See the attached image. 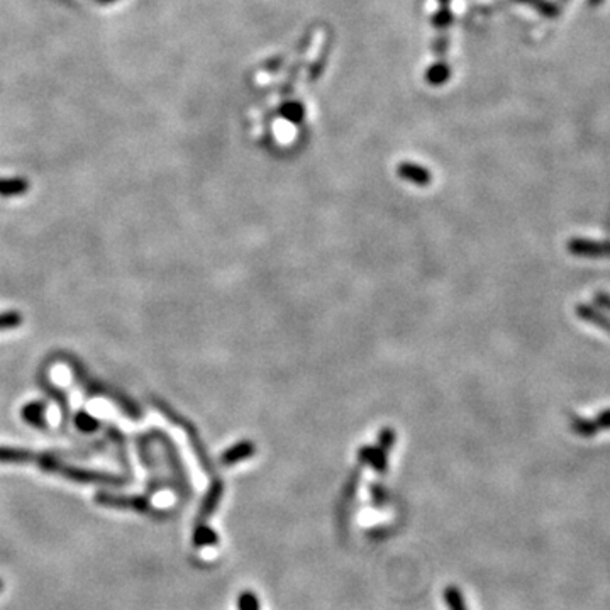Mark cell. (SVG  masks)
Segmentation results:
<instances>
[{
    "mask_svg": "<svg viewBox=\"0 0 610 610\" xmlns=\"http://www.w3.org/2000/svg\"><path fill=\"white\" fill-rule=\"evenodd\" d=\"M75 425H77L82 432H95L100 428V422L97 417L90 416L89 412L82 411L75 416Z\"/></svg>",
    "mask_w": 610,
    "mask_h": 610,
    "instance_id": "obj_11",
    "label": "cell"
},
{
    "mask_svg": "<svg viewBox=\"0 0 610 610\" xmlns=\"http://www.w3.org/2000/svg\"><path fill=\"white\" fill-rule=\"evenodd\" d=\"M23 419L35 428H46V404L31 402L23 407Z\"/></svg>",
    "mask_w": 610,
    "mask_h": 610,
    "instance_id": "obj_5",
    "label": "cell"
},
{
    "mask_svg": "<svg viewBox=\"0 0 610 610\" xmlns=\"http://www.w3.org/2000/svg\"><path fill=\"white\" fill-rule=\"evenodd\" d=\"M39 454L31 453L27 449H19V448H0V463H36Z\"/></svg>",
    "mask_w": 610,
    "mask_h": 610,
    "instance_id": "obj_4",
    "label": "cell"
},
{
    "mask_svg": "<svg viewBox=\"0 0 610 610\" xmlns=\"http://www.w3.org/2000/svg\"><path fill=\"white\" fill-rule=\"evenodd\" d=\"M576 314L582 317V319L588 320V323L597 324L600 329H604L605 332L610 334V319H607L604 314H600L599 311H595L590 305H578V307H576Z\"/></svg>",
    "mask_w": 610,
    "mask_h": 610,
    "instance_id": "obj_7",
    "label": "cell"
},
{
    "mask_svg": "<svg viewBox=\"0 0 610 610\" xmlns=\"http://www.w3.org/2000/svg\"><path fill=\"white\" fill-rule=\"evenodd\" d=\"M58 473H60L61 476H65V478L73 480V482H78V483H112V485H120V483L124 482V480L120 478V476L100 473V471L83 470V468L68 466V465H63V463H61V466H60V470H58Z\"/></svg>",
    "mask_w": 610,
    "mask_h": 610,
    "instance_id": "obj_1",
    "label": "cell"
},
{
    "mask_svg": "<svg viewBox=\"0 0 610 610\" xmlns=\"http://www.w3.org/2000/svg\"><path fill=\"white\" fill-rule=\"evenodd\" d=\"M2 590H4V580L0 578V592H2Z\"/></svg>",
    "mask_w": 610,
    "mask_h": 610,
    "instance_id": "obj_16",
    "label": "cell"
},
{
    "mask_svg": "<svg viewBox=\"0 0 610 610\" xmlns=\"http://www.w3.org/2000/svg\"><path fill=\"white\" fill-rule=\"evenodd\" d=\"M610 428V411L604 412L599 419L588 422V421H578L573 424V429L582 436H592L595 431L600 429H609Z\"/></svg>",
    "mask_w": 610,
    "mask_h": 610,
    "instance_id": "obj_6",
    "label": "cell"
},
{
    "mask_svg": "<svg viewBox=\"0 0 610 610\" xmlns=\"http://www.w3.org/2000/svg\"><path fill=\"white\" fill-rule=\"evenodd\" d=\"M95 502L104 507L111 509H129V511L146 512L149 509V502L146 497L139 495H114V494H100L95 495Z\"/></svg>",
    "mask_w": 610,
    "mask_h": 610,
    "instance_id": "obj_2",
    "label": "cell"
},
{
    "mask_svg": "<svg viewBox=\"0 0 610 610\" xmlns=\"http://www.w3.org/2000/svg\"><path fill=\"white\" fill-rule=\"evenodd\" d=\"M568 249L578 256H610V244L609 242H597L588 239H573L568 242Z\"/></svg>",
    "mask_w": 610,
    "mask_h": 610,
    "instance_id": "obj_3",
    "label": "cell"
},
{
    "mask_svg": "<svg viewBox=\"0 0 610 610\" xmlns=\"http://www.w3.org/2000/svg\"><path fill=\"white\" fill-rule=\"evenodd\" d=\"M29 190V182L23 178L0 180V195L2 197H18Z\"/></svg>",
    "mask_w": 610,
    "mask_h": 610,
    "instance_id": "obj_8",
    "label": "cell"
},
{
    "mask_svg": "<svg viewBox=\"0 0 610 610\" xmlns=\"http://www.w3.org/2000/svg\"><path fill=\"white\" fill-rule=\"evenodd\" d=\"M220 494H223V485L220 483H214L211 488H208L207 495L204 497L202 507H200V512H199L200 517H208L216 511L217 505H219Z\"/></svg>",
    "mask_w": 610,
    "mask_h": 610,
    "instance_id": "obj_9",
    "label": "cell"
},
{
    "mask_svg": "<svg viewBox=\"0 0 610 610\" xmlns=\"http://www.w3.org/2000/svg\"><path fill=\"white\" fill-rule=\"evenodd\" d=\"M194 546L197 547H208L216 546L219 542V536L206 524H199L194 530Z\"/></svg>",
    "mask_w": 610,
    "mask_h": 610,
    "instance_id": "obj_10",
    "label": "cell"
},
{
    "mask_svg": "<svg viewBox=\"0 0 610 610\" xmlns=\"http://www.w3.org/2000/svg\"><path fill=\"white\" fill-rule=\"evenodd\" d=\"M595 300L602 305V307L609 309V311H610V295H607V294H597L595 295Z\"/></svg>",
    "mask_w": 610,
    "mask_h": 610,
    "instance_id": "obj_15",
    "label": "cell"
},
{
    "mask_svg": "<svg viewBox=\"0 0 610 610\" xmlns=\"http://www.w3.org/2000/svg\"><path fill=\"white\" fill-rule=\"evenodd\" d=\"M237 609L239 610H260V602L256 595L251 592H242L237 600Z\"/></svg>",
    "mask_w": 610,
    "mask_h": 610,
    "instance_id": "obj_14",
    "label": "cell"
},
{
    "mask_svg": "<svg viewBox=\"0 0 610 610\" xmlns=\"http://www.w3.org/2000/svg\"><path fill=\"white\" fill-rule=\"evenodd\" d=\"M444 599L451 610H468L465 600H463V595L454 587H451L444 592Z\"/></svg>",
    "mask_w": 610,
    "mask_h": 610,
    "instance_id": "obj_13",
    "label": "cell"
},
{
    "mask_svg": "<svg viewBox=\"0 0 610 610\" xmlns=\"http://www.w3.org/2000/svg\"><path fill=\"white\" fill-rule=\"evenodd\" d=\"M23 324V316L18 311H9L0 314V331H11Z\"/></svg>",
    "mask_w": 610,
    "mask_h": 610,
    "instance_id": "obj_12",
    "label": "cell"
}]
</instances>
